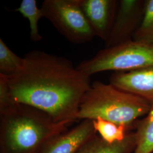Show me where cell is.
<instances>
[{
  "mask_svg": "<svg viewBox=\"0 0 153 153\" xmlns=\"http://www.w3.org/2000/svg\"><path fill=\"white\" fill-rule=\"evenodd\" d=\"M21 69L6 76L13 102L40 109L55 121L71 124L91 86L90 76L74 67L65 57L42 51L23 57Z\"/></svg>",
  "mask_w": 153,
  "mask_h": 153,
  "instance_id": "6da1fadb",
  "label": "cell"
},
{
  "mask_svg": "<svg viewBox=\"0 0 153 153\" xmlns=\"http://www.w3.org/2000/svg\"><path fill=\"white\" fill-rule=\"evenodd\" d=\"M69 125L40 109L14 103L0 109L1 153H40Z\"/></svg>",
  "mask_w": 153,
  "mask_h": 153,
  "instance_id": "7a4b0ae2",
  "label": "cell"
},
{
  "mask_svg": "<svg viewBox=\"0 0 153 153\" xmlns=\"http://www.w3.org/2000/svg\"><path fill=\"white\" fill-rule=\"evenodd\" d=\"M152 104L145 99L115 87L95 81L85 93L76 120L102 118L134 129V124L147 115Z\"/></svg>",
  "mask_w": 153,
  "mask_h": 153,
  "instance_id": "3957f363",
  "label": "cell"
},
{
  "mask_svg": "<svg viewBox=\"0 0 153 153\" xmlns=\"http://www.w3.org/2000/svg\"><path fill=\"white\" fill-rule=\"evenodd\" d=\"M153 66V44L133 39L99 51L76 68L91 76L105 71H129Z\"/></svg>",
  "mask_w": 153,
  "mask_h": 153,
  "instance_id": "277c9868",
  "label": "cell"
},
{
  "mask_svg": "<svg viewBox=\"0 0 153 153\" xmlns=\"http://www.w3.org/2000/svg\"><path fill=\"white\" fill-rule=\"evenodd\" d=\"M40 9L44 18L71 43H86L96 36L82 12L79 0H44Z\"/></svg>",
  "mask_w": 153,
  "mask_h": 153,
  "instance_id": "5b68a950",
  "label": "cell"
},
{
  "mask_svg": "<svg viewBox=\"0 0 153 153\" xmlns=\"http://www.w3.org/2000/svg\"><path fill=\"white\" fill-rule=\"evenodd\" d=\"M145 1H119L115 20L105 47H110L133 39L139 27L144 11Z\"/></svg>",
  "mask_w": 153,
  "mask_h": 153,
  "instance_id": "8992f818",
  "label": "cell"
},
{
  "mask_svg": "<svg viewBox=\"0 0 153 153\" xmlns=\"http://www.w3.org/2000/svg\"><path fill=\"white\" fill-rule=\"evenodd\" d=\"M79 4L95 36L105 42L114 22L119 1L79 0Z\"/></svg>",
  "mask_w": 153,
  "mask_h": 153,
  "instance_id": "52a82bcc",
  "label": "cell"
},
{
  "mask_svg": "<svg viewBox=\"0 0 153 153\" xmlns=\"http://www.w3.org/2000/svg\"><path fill=\"white\" fill-rule=\"evenodd\" d=\"M109 83L153 104V66L129 71L114 73Z\"/></svg>",
  "mask_w": 153,
  "mask_h": 153,
  "instance_id": "ba28073f",
  "label": "cell"
},
{
  "mask_svg": "<svg viewBox=\"0 0 153 153\" xmlns=\"http://www.w3.org/2000/svg\"><path fill=\"white\" fill-rule=\"evenodd\" d=\"M97 134L93 120H83L76 126L51 140L40 153H76Z\"/></svg>",
  "mask_w": 153,
  "mask_h": 153,
  "instance_id": "9c48e42d",
  "label": "cell"
},
{
  "mask_svg": "<svg viewBox=\"0 0 153 153\" xmlns=\"http://www.w3.org/2000/svg\"><path fill=\"white\" fill-rule=\"evenodd\" d=\"M97 134L86 142L76 153H134L136 148L134 131L129 132L123 140L112 143L106 142Z\"/></svg>",
  "mask_w": 153,
  "mask_h": 153,
  "instance_id": "30bf717a",
  "label": "cell"
},
{
  "mask_svg": "<svg viewBox=\"0 0 153 153\" xmlns=\"http://www.w3.org/2000/svg\"><path fill=\"white\" fill-rule=\"evenodd\" d=\"M136 148L134 153H153V104L148 114L134 124Z\"/></svg>",
  "mask_w": 153,
  "mask_h": 153,
  "instance_id": "8fae6325",
  "label": "cell"
},
{
  "mask_svg": "<svg viewBox=\"0 0 153 153\" xmlns=\"http://www.w3.org/2000/svg\"><path fill=\"white\" fill-rule=\"evenodd\" d=\"M16 11L27 18L30 26V37L31 40L38 42L42 40V36L39 33V22L44 17L40 8H38L36 0H23Z\"/></svg>",
  "mask_w": 153,
  "mask_h": 153,
  "instance_id": "7c38bea8",
  "label": "cell"
},
{
  "mask_svg": "<svg viewBox=\"0 0 153 153\" xmlns=\"http://www.w3.org/2000/svg\"><path fill=\"white\" fill-rule=\"evenodd\" d=\"M93 126L99 136L110 143L123 140L131 129L123 125H119L102 118L93 120Z\"/></svg>",
  "mask_w": 153,
  "mask_h": 153,
  "instance_id": "4fadbf2b",
  "label": "cell"
},
{
  "mask_svg": "<svg viewBox=\"0 0 153 153\" xmlns=\"http://www.w3.org/2000/svg\"><path fill=\"white\" fill-rule=\"evenodd\" d=\"M23 62V57L14 53L0 39V74L6 76L16 74L21 69Z\"/></svg>",
  "mask_w": 153,
  "mask_h": 153,
  "instance_id": "5bb4252c",
  "label": "cell"
},
{
  "mask_svg": "<svg viewBox=\"0 0 153 153\" xmlns=\"http://www.w3.org/2000/svg\"><path fill=\"white\" fill-rule=\"evenodd\" d=\"M133 39L153 44V0H145L142 20Z\"/></svg>",
  "mask_w": 153,
  "mask_h": 153,
  "instance_id": "9a60e30c",
  "label": "cell"
}]
</instances>
